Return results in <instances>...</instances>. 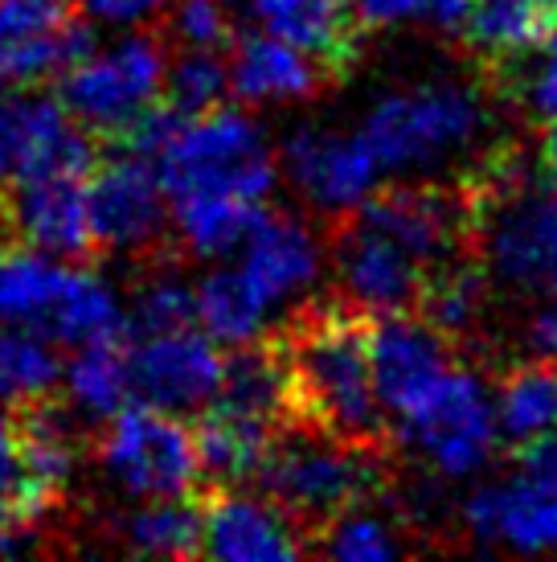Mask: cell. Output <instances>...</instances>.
Masks as SVG:
<instances>
[{"label": "cell", "mask_w": 557, "mask_h": 562, "mask_svg": "<svg viewBox=\"0 0 557 562\" xmlns=\"http://www.w3.org/2000/svg\"><path fill=\"white\" fill-rule=\"evenodd\" d=\"M160 94L181 120L221 108L230 94V66L221 58V49H177L164 66Z\"/></svg>", "instance_id": "1f68e13d"}, {"label": "cell", "mask_w": 557, "mask_h": 562, "mask_svg": "<svg viewBox=\"0 0 557 562\" xmlns=\"http://www.w3.org/2000/svg\"><path fill=\"white\" fill-rule=\"evenodd\" d=\"M127 398H132V370H127L124 337L78 345L66 366V403L87 423H103L115 411H124Z\"/></svg>", "instance_id": "83f0119b"}, {"label": "cell", "mask_w": 557, "mask_h": 562, "mask_svg": "<svg viewBox=\"0 0 557 562\" xmlns=\"http://www.w3.org/2000/svg\"><path fill=\"white\" fill-rule=\"evenodd\" d=\"M189 431H193V448H197V469L209 484L254 481V472L271 448V436H275L271 423L250 419V415L221 403L214 411H205Z\"/></svg>", "instance_id": "d4e9b609"}, {"label": "cell", "mask_w": 557, "mask_h": 562, "mask_svg": "<svg viewBox=\"0 0 557 562\" xmlns=\"http://www.w3.org/2000/svg\"><path fill=\"white\" fill-rule=\"evenodd\" d=\"M266 313H271V304L247 280L242 267H234V271L230 267L226 271H209L197 283V321L205 325L209 341L226 345V349L263 337Z\"/></svg>", "instance_id": "f1b7e54d"}, {"label": "cell", "mask_w": 557, "mask_h": 562, "mask_svg": "<svg viewBox=\"0 0 557 562\" xmlns=\"http://www.w3.org/2000/svg\"><path fill=\"white\" fill-rule=\"evenodd\" d=\"M467 4L471 0H427V21L439 25V30H459Z\"/></svg>", "instance_id": "f35d334b"}, {"label": "cell", "mask_w": 557, "mask_h": 562, "mask_svg": "<svg viewBox=\"0 0 557 562\" xmlns=\"http://www.w3.org/2000/svg\"><path fill=\"white\" fill-rule=\"evenodd\" d=\"M66 505H49L25 476L21 452H16L13 411H0V521L25 514H62Z\"/></svg>", "instance_id": "d590c367"}, {"label": "cell", "mask_w": 557, "mask_h": 562, "mask_svg": "<svg viewBox=\"0 0 557 562\" xmlns=\"http://www.w3.org/2000/svg\"><path fill=\"white\" fill-rule=\"evenodd\" d=\"M185 255L172 250L152 263L136 267V292H132V316L127 328L144 333H177L197 321V288L181 276Z\"/></svg>", "instance_id": "f546056e"}, {"label": "cell", "mask_w": 557, "mask_h": 562, "mask_svg": "<svg viewBox=\"0 0 557 562\" xmlns=\"http://www.w3.org/2000/svg\"><path fill=\"white\" fill-rule=\"evenodd\" d=\"M75 267L46 250H0V325H16L46 341V328L70 288Z\"/></svg>", "instance_id": "7402d4cb"}, {"label": "cell", "mask_w": 557, "mask_h": 562, "mask_svg": "<svg viewBox=\"0 0 557 562\" xmlns=\"http://www.w3.org/2000/svg\"><path fill=\"white\" fill-rule=\"evenodd\" d=\"M496 431L521 448L557 431V366L545 358L512 361L496 378Z\"/></svg>", "instance_id": "4316f807"}, {"label": "cell", "mask_w": 557, "mask_h": 562, "mask_svg": "<svg viewBox=\"0 0 557 562\" xmlns=\"http://www.w3.org/2000/svg\"><path fill=\"white\" fill-rule=\"evenodd\" d=\"M91 456L120 493L139 501L185 497L202 484L193 431L181 415L160 406H124L99 431H91Z\"/></svg>", "instance_id": "8992f818"}, {"label": "cell", "mask_w": 557, "mask_h": 562, "mask_svg": "<svg viewBox=\"0 0 557 562\" xmlns=\"http://www.w3.org/2000/svg\"><path fill=\"white\" fill-rule=\"evenodd\" d=\"M202 554L209 559H304L308 533L266 497L238 493L234 484H214L202 497Z\"/></svg>", "instance_id": "e0dca14e"}, {"label": "cell", "mask_w": 557, "mask_h": 562, "mask_svg": "<svg viewBox=\"0 0 557 562\" xmlns=\"http://www.w3.org/2000/svg\"><path fill=\"white\" fill-rule=\"evenodd\" d=\"M492 99L488 82L427 79L382 94L365 115L361 140L377 169L414 172L471 157L480 165L492 148Z\"/></svg>", "instance_id": "7a4b0ae2"}, {"label": "cell", "mask_w": 557, "mask_h": 562, "mask_svg": "<svg viewBox=\"0 0 557 562\" xmlns=\"http://www.w3.org/2000/svg\"><path fill=\"white\" fill-rule=\"evenodd\" d=\"M464 533L480 547H504L516 554H557V488L512 472L504 481L480 484L464 501Z\"/></svg>", "instance_id": "2e32d148"}, {"label": "cell", "mask_w": 557, "mask_h": 562, "mask_svg": "<svg viewBox=\"0 0 557 562\" xmlns=\"http://www.w3.org/2000/svg\"><path fill=\"white\" fill-rule=\"evenodd\" d=\"M230 94L242 103H308L332 87V70L275 33H234L230 42Z\"/></svg>", "instance_id": "ac0fdd59"}, {"label": "cell", "mask_w": 557, "mask_h": 562, "mask_svg": "<svg viewBox=\"0 0 557 562\" xmlns=\"http://www.w3.org/2000/svg\"><path fill=\"white\" fill-rule=\"evenodd\" d=\"M455 33L467 54L492 70L542 46L554 33V13L545 0H471Z\"/></svg>", "instance_id": "44dd1931"}, {"label": "cell", "mask_w": 557, "mask_h": 562, "mask_svg": "<svg viewBox=\"0 0 557 562\" xmlns=\"http://www.w3.org/2000/svg\"><path fill=\"white\" fill-rule=\"evenodd\" d=\"M127 370H132V394L139 403L189 415L214 403L221 382V353L202 333H144L136 345H127Z\"/></svg>", "instance_id": "9a60e30c"}, {"label": "cell", "mask_w": 557, "mask_h": 562, "mask_svg": "<svg viewBox=\"0 0 557 562\" xmlns=\"http://www.w3.org/2000/svg\"><path fill=\"white\" fill-rule=\"evenodd\" d=\"M549 4V13H554V25H557V0H545Z\"/></svg>", "instance_id": "60d3db41"}, {"label": "cell", "mask_w": 557, "mask_h": 562, "mask_svg": "<svg viewBox=\"0 0 557 562\" xmlns=\"http://www.w3.org/2000/svg\"><path fill=\"white\" fill-rule=\"evenodd\" d=\"M398 448H414L443 481H464L496 456V406L480 374L459 361L434 382V391L398 419Z\"/></svg>", "instance_id": "ba28073f"}, {"label": "cell", "mask_w": 557, "mask_h": 562, "mask_svg": "<svg viewBox=\"0 0 557 562\" xmlns=\"http://www.w3.org/2000/svg\"><path fill=\"white\" fill-rule=\"evenodd\" d=\"M455 361H459V349L418 313L370 316L373 391L389 423L410 415Z\"/></svg>", "instance_id": "8fae6325"}, {"label": "cell", "mask_w": 557, "mask_h": 562, "mask_svg": "<svg viewBox=\"0 0 557 562\" xmlns=\"http://www.w3.org/2000/svg\"><path fill=\"white\" fill-rule=\"evenodd\" d=\"M361 30H386L414 16H427V0H349Z\"/></svg>", "instance_id": "74e56055"}, {"label": "cell", "mask_w": 557, "mask_h": 562, "mask_svg": "<svg viewBox=\"0 0 557 562\" xmlns=\"http://www.w3.org/2000/svg\"><path fill=\"white\" fill-rule=\"evenodd\" d=\"M325 259V238L316 235L304 218L275 214V210H266V218L242 243V271L263 292L271 308L278 300L308 292L316 276H320Z\"/></svg>", "instance_id": "d6986e66"}, {"label": "cell", "mask_w": 557, "mask_h": 562, "mask_svg": "<svg viewBox=\"0 0 557 562\" xmlns=\"http://www.w3.org/2000/svg\"><path fill=\"white\" fill-rule=\"evenodd\" d=\"M160 25V42L169 49H230L238 21L226 0H177Z\"/></svg>", "instance_id": "e575fe53"}, {"label": "cell", "mask_w": 557, "mask_h": 562, "mask_svg": "<svg viewBox=\"0 0 557 562\" xmlns=\"http://www.w3.org/2000/svg\"><path fill=\"white\" fill-rule=\"evenodd\" d=\"M4 238H9V231H4V222H0V250H4Z\"/></svg>", "instance_id": "b9f144b4"}, {"label": "cell", "mask_w": 557, "mask_h": 562, "mask_svg": "<svg viewBox=\"0 0 557 562\" xmlns=\"http://www.w3.org/2000/svg\"><path fill=\"white\" fill-rule=\"evenodd\" d=\"M78 13L103 25H144L152 16L169 13L172 0H75Z\"/></svg>", "instance_id": "8d00e7d4"}, {"label": "cell", "mask_w": 557, "mask_h": 562, "mask_svg": "<svg viewBox=\"0 0 557 562\" xmlns=\"http://www.w3.org/2000/svg\"><path fill=\"white\" fill-rule=\"evenodd\" d=\"M325 255L337 271V296H344L361 313H414L427 288V267L406 255L394 238L365 226L353 214L328 222Z\"/></svg>", "instance_id": "9c48e42d"}, {"label": "cell", "mask_w": 557, "mask_h": 562, "mask_svg": "<svg viewBox=\"0 0 557 562\" xmlns=\"http://www.w3.org/2000/svg\"><path fill=\"white\" fill-rule=\"evenodd\" d=\"M99 530L127 554L193 559V554H202V501L193 493H185V497H152L139 509L111 514Z\"/></svg>", "instance_id": "603a6c76"}, {"label": "cell", "mask_w": 557, "mask_h": 562, "mask_svg": "<svg viewBox=\"0 0 557 562\" xmlns=\"http://www.w3.org/2000/svg\"><path fill=\"white\" fill-rule=\"evenodd\" d=\"M394 456L353 448L337 436H325L308 423H278L254 481L263 484V497L287 514L308 533V554L316 530H325L332 517L353 505L382 501L394 484Z\"/></svg>", "instance_id": "3957f363"}, {"label": "cell", "mask_w": 557, "mask_h": 562, "mask_svg": "<svg viewBox=\"0 0 557 562\" xmlns=\"http://www.w3.org/2000/svg\"><path fill=\"white\" fill-rule=\"evenodd\" d=\"M373 501L365 505H353L344 509L341 517H332L325 530H316L311 538V554H325V559H349V562H365V559H398L410 550L406 533L410 526L406 521H394L386 514H373Z\"/></svg>", "instance_id": "4dcf8cb0"}, {"label": "cell", "mask_w": 557, "mask_h": 562, "mask_svg": "<svg viewBox=\"0 0 557 562\" xmlns=\"http://www.w3.org/2000/svg\"><path fill=\"white\" fill-rule=\"evenodd\" d=\"M62 361L37 333L0 325V403H30L58 386Z\"/></svg>", "instance_id": "d6a6232c"}, {"label": "cell", "mask_w": 557, "mask_h": 562, "mask_svg": "<svg viewBox=\"0 0 557 562\" xmlns=\"http://www.w3.org/2000/svg\"><path fill=\"white\" fill-rule=\"evenodd\" d=\"M278 169L328 222L365 202L377 181V160L361 132L341 136L325 127H295L278 153Z\"/></svg>", "instance_id": "5bb4252c"}, {"label": "cell", "mask_w": 557, "mask_h": 562, "mask_svg": "<svg viewBox=\"0 0 557 562\" xmlns=\"http://www.w3.org/2000/svg\"><path fill=\"white\" fill-rule=\"evenodd\" d=\"M169 46L156 33H132L115 46L78 58L58 79V103L70 120L91 132L99 148L124 132L139 111H148L164 87Z\"/></svg>", "instance_id": "52a82bcc"}, {"label": "cell", "mask_w": 557, "mask_h": 562, "mask_svg": "<svg viewBox=\"0 0 557 562\" xmlns=\"http://www.w3.org/2000/svg\"><path fill=\"white\" fill-rule=\"evenodd\" d=\"M217 403L242 411L250 419H263L271 427L292 419V382L287 366L278 358L271 337H254L247 345H234L230 358H221V382Z\"/></svg>", "instance_id": "cb8c5ba5"}, {"label": "cell", "mask_w": 557, "mask_h": 562, "mask_svg": "<svg viewBox=\"0 0 557 562\" xmlns=\"http://www.w3.org/2000/svg\"><path fill=\"white\" fill-rule=\"evenodd\" d=\"M250 16L283 42L299 46L325 63L337 79L349 75L361 58V25L349 0H247Z\"/></svg>", "instance_id": "ffe728a7"}, {"label": "cell", "mask_w": 557, "mask_h": 562, "mask_svg": "<svg viewBox=\"0 0 557 562\" xmlns=\"http://www.w3.org/2000/svg\"><path fill=\"white\" fill-rule=\"evenodd\" d=\"M542 165H545V181H549V186L557 189V115H549V124H545Z\"/></svg>", "instance_id": "ab89813d"}, {"label": "cell", "mask_w": 557, "mask_h": 562, "mask_svg": "<svg viewBox=\"0 0 557 562\" xmlns=\"http://www.w3.org/2000/svg\"><path fill=\"white\" fill-rule=\"evenodd\" d=\"M266 218L263 202L247 198H221V193H193V198H172V222H177V247L181 255L217 259L242 250L254 226Z\"/></svg>", "instance_id": "484cf974"}, {"label": "cell", "mask_w": 557, "mask_h": 562, "mask_svg": "<svg viewBox=\"0 0 557 562\" xmlns=\"http://www.w3.org/2000/svg\"><path fill=\"white\" fill-rule=\"evenodd\" d=\"M94 49L75 0H0V82H42Z\"/></svg>", "instance_id": "7c38bea8"}, {"label": "cell", "mask_w": 557, "mask_h": 562, "mask_svg": "<svg viewBox=\"0 0 557 562\" xmlns=\"http://www.w3.org/2000/svg\"><path fill=\"white\" fill-rule=\"evenodd\" d=\"M99 144L49 94H21L0 111V186L42 172H91Z\"/></svg>", "instance_id": "4fadbf2b"}, {"label": "cell", "mask_w": 557, "mask_h": 562, "mask_svg": "<svg viewBox=\"0 0 557 562\" xmlns=\"http://www.w3.org/2000/svg\"><path fill=\"white\" fill-rule=\"evenodd\" d=\"M4 103H9V94H4V91H0V111H4Z\"/></svg>", "instance_id": "7bdbcfd3"}, {"label": "cell", "mask_w": 557, "mask_h": 562, "mask_svg": "<svg viewBox=\"0 0 557 562\" xmlns=\"http://www.w3.org/2000/svg\"><path fill=\"white\" fill-rule=\"evenodd\" d=\"M0 222L9 238L66 263L99 259L87 214V172H42L0 186Z\"/></svg>", "instance_id": "30bf717a"}, {"label": "cell", "mask_w": 557, "mask_h": 562, "mask_svg": "<svg viewBox=\"0 0 557 562\" xmlns=\"http://www.w3.org/2000/svg\"><path fill=\"white\" fill-rule=\"evenodd\" d=\"M488 87L512 103H525L537 120L557 115V37H545L537 49L488 70Z\"/></svg>", "instance_id": "836d02e7"}, {"label": "cell", "mask_w": 557, "mask_h": 562, "mask_svg": "<svg viewBox=\"0 0 557 562\" xmlns=\"http://www.w3.org/2000/svg\"><path fill=\"white\" fill-rule=\"evenodd\" d=\"M156 172L169 198L221 193V198L266 202L275 189L278 160L263 127L221 103L177 124L169 144L156 153Z\"/></svg>", "instance_id": "277c9868"}, {"label": "cell", "mask_w": 557, "mask_h": 562, "mask_svg": "<svg viewBox=\"0 0 557 562\" xmlns=\"http://www.w3.org/2000/svg\"><path fill=\"white\" fill-rule=\"evenodd\" d=\"M164 198L169 193L152 157L132 148H107V157L99 153L87 172V214L99 259L111 255L139 267L181 250L169 231L172 222Z\"/></svg>", "instance_id": "5b68a950"}, {"label": "cell", "mask_w": 557, "mask_h": 562, "mask_svg": "<svg viewBox=\"0 0 557 562\" xmlns=\"http://www.w3.org/2000/svg\"><path fill=\"white\" fill-rule=\"evenodd\" d=\"M292 382V419L353 448L398 452L394 423L377 403L370 366V313L344 296H311L271 333Z\"/></svg>", "instance_id": "6da1fadb"}]
</instances>
